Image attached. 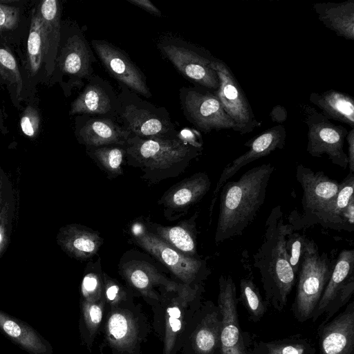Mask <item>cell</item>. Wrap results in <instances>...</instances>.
Wrapping results in <instances>:
<instances>
[{"label":"cell","instance_id":"15","mask_svg":"<svg viewBox=\"0 0 354 354\" xmlns=\"http://www.w3.org/2000/svg\"><path fill=\"white\" fill-rule=\"evenodd\" d=\"M93 54L82 32L70 36L56 58L59 71L70 79L75 86H81L84 80L93 75Z\"/></svg>","mask_w":354,"mask_h":354},{"label":"cell","instance_id":"2","mask_svg":"<svg viewBox=\"0 0 354 354\" xmlns=\"http://www.w3.org/2000/svg\"><path fill=\"white\" fill-rule=\"evenodd\" d=\"M129 165L140 168L143 178L158 181L176 176L183 171L190 161L202 150L181 140L141 138L131 135L124 145Z\"/></svg>","mask_w":354,"mask_h":354},{"label":"cell","instance_id":"34","mask_svg":"<svg viewBox=\"0 0 354 354\" xmlns=\"http://www.w3.org/2000/svg\"><path fill=\"white\" fill-rule=\"evenodd\" d=\"M39 124L38 111L31 106H26L20 120V127L24 134L34 138L38 132Z\"/></svg>","mask_w":354,"mask_h":354},{"label":"cell","instance_id":"26","mask_svg":"<svg viewBox=\"0 0 354 354\" xmlns=\"http://www.w3.org/2000/svg\"><path fill=\"white\" fill-rule=\"evenodd\" d=\"M154 231L156 233L154 234L169 245L187 257L195 258L196 236L194 221L176 226L154 225Z\"/></svg>","mask_w":354,"mask_h":354},{"label":"cell","instance_id":"6","mask_svg":"<svg viewBox=\"0 0 354 354\" xmlns=\"http://www.w3.org/2000/svg\"><path fill=\"white\" fill-rule=\"evenodd\" d=\"M300 107L308 127V153L316 158L326 155L333 164L346 169L348 156L344 145L348 129L334 124L310 105L301 104Z\"/></svg>","mask_w":354,"mask_h":354},{"label":"cell","instance_id":"3","mask_svg":"<svg viewBox=\"0 0 354 354\" xmlns=\"http://www.w3.org/2000/svg\"><path fill=\"white\" fill-rule=\"evenodd\" d=\"M292 231V226L284 223L281 206H275L266 220L263 242L253 257V266L258 269L265 289L283 303L296 279L285 249L286 236Z\"/></svg>","mask_w":354,"mask_h":354},{"label":"cell","instance_id":"18","mask_svg":"<svg viewBox=\"0 0 354 354\" xmlns=\"http://www.w3.org/2000/svg\"><path fill=\"white\" fill-rule=\"evenodd\" d=\"M354 289V250H343L334 263L331 275L317 306L315 316L322 314L337 296L348 299Z\"/></svg>","mask_w":354,"mask_h":354},{"label":"cell","instance_id":"24","mask_svg":"<svg viewBox=\"0 0 354 354\" xmlns=\"http://www.w3.org/2000/svg\"><path fill=\"white\" fill-rule=\"evenodd\" d=\"M44 29L46 55V66L53 72L61 39L60 11L57 0L43 1L38 9Z\"/></svg>","mask_w":354,"mask_h":354},{"label":"cell","instance_id":"35","mask_svg":"<svg viewBox=\"0 0 354 354\" xmlns=\"http://www.w3.org/2000/svg\"><path fill=\"white\" fill-rule=\"evenodd\" d=\"M18 21L17 8L0 3V32L13 30L16 28Z\"/></svg>","mask_w":354,"mask_h":354},{"label":"cell","instance_id":"12","mask_svg":"<svg viewBox=\"0 0 354 354\" xmlns=\"http://www.w3.org/2000/svg\"><path fill=\"white\" fill-rule=\"evenodd\" d=\"M91 46L105 68L120 84L145 97H151L145 76L124 51L104 40L93 39Z\"/></svg>","mask_w":354,"mask_h":354},{"label":"cell","instance_id":"28","mask_svg":"<svg viewBox=\"0 0 354 354\" xmlns=\"http://www.w3.org/2000/svg\"><path fill=\"white\" fill-rule=\"evenodd\" d=\"M88 155L108 175L115 177L122 174V165L126 157L124 146H103L86 148Z\"/></svg>","mask_w":354,"mask_h":354},{"label":"cell","instance_id":"39","mask_svg":"<svg viewBox=\"0 0 354 354\" xmlns=\"http://www.w3.org/2000/svg\"><path fill=\"white\" fill-rule=\"evenodd\" d=\"M98 278L97 275L91 272L86 274L82 281V291L86 294L93 292L98 287Z\"/></svg>","mask_w":354,"mask_h":354},{"label":"cell","instance_id":"44","mask_svg":"<svg viewBox=\"0 0 354 354\" xmlns=\"http://www.w3.org/2000/svg\"><path fill=\"white\" fill-rule=\"evenodd\" d=\"M119 288L116 285L110 286L106 290V296L109 300H113L118 292Z\"/></svg>","mask_w":354,"mask_h":354},{"label":"cell","instance_id":"46","mask_svg":"<svg viewBox=\"0 0 354 354\" xmlns=\"http://www.w3.org/2000/svg\"><path fill=\"white\" fill-rule=\"evenodd\" d=\"M168 313L171 317L179 318L180 317V310L177 307H172L168 309Z\"/></svg>","mask_w":354,"mask_h":354},{"label":"cell","instance_id":"23","mask_svg":"<svg viewBox=\"0 0 354 354\" xmlns=\"http://www.w3.org/2000/svg\"><path fill=\"white\" fill-rule=\"evenodd\" d=\"M309 101L318 107L327 119L346 124L351 129H354V100L350 95L330 89L321 93H311Z\"/></svg>","mask_w":354,"mask_h":354},{"label":"cell","instance_id":"43","mask_svg":"<svg viewBox=\"0 0 354 354\" xmlns=\"http://www.w3.org/2000/svg\"><path fill=\"white\" fill-rule=\"evenodd\" d=\"M89 315L91 321L94 324H98L102 319V310L97 305H93L89 310Z\"/></svg>","mask_w":354,"mask_h":354},{"label":"cell","instance_id":"41","mask_svg":"<svg viewBox=\"0 0 354 354\" xmlns=\"http://www.w3.org/2000/svg\"><path fill=\"white\" fill-rule=\"evenodd\" d=\"M129 2L144 9L148 12L160 16L161 12L151 1L149 0H127Z\"/></svg>","mask_w":354,"mask_h":354},{"label":"cell","instance_id":"38","mask_svg":"<svg viewBox=\"0 0 354 354\" xmlns=\"http://www.w3.org/2000/svg\"><path fill=\"white\" fill-rule=\"evenodd\" d=\"M268 354H304V348L299 344L269 345Z\"/></svg>","mask_w":354,"mask_h":354},{"label":"cell","instance_id":"13","mask_svg":"<svg viewBox=\"0 0 354 354\" xmlns=\"http://www.w3.org/2000/svg\"><path fill=\"white\" fill-rule=\"evenodd\" d=\"M119 108L118 94L114 88L104 79L93 74L72 102L70 114H84L118 121Z\"/></svg>","mask_w":354,"mask_h":354},{"label":"cell","instance_id":"42","mask_svg":"<svg viewBox=\"0 0 354 354\" xmlns=\"http://www.w3.org/2000/svg\"><path fill=\"white\" fill-rule=\"evenodd\" d=\"M287 111L285 108L281 105L275 106L270 113V118L272 121L282 122L287 119Z\"/></svg>","mask_w":354,"mask_h":354},{"label":"cell","instance_id":"31","mask_svg":"<svg viewBox=\"0 0 354 354\" xmlns=\"http://www.w3.org/2000/svg\"><path fill=\"white\" fill-rule=\"evenodd\" d=\"M309 239L296 232H290L286 239L285 249L290 266L297 275L301 266V259Z\"/></svg>","mask_w":354,"mask_h":354},{"label":"cell","instance_id":"27","mask_svg":"<svg viewBox=\"0 0 354 354\" xmlns=\"http://www.w3.org/2000/svg\"><path fill=\"white\" fill-rule=\"evenodd\" d=\"M46 46L44 29L38 10L32 12L27 42V63L30 75L34 76L45 63Z\"/></svg>","mask_w":354,"mask_h":354},{"label":"cell","instance_id":"11","mask_svg":"<svg viewBox=\"0 0 354 354\" xmlns=\"http://www.w3.org/2000/svg\"><path fill=\"white\" fill-rule=\"evenodd\" d=\"M133 236L141 248L184 280L192 279L205 268L204 261L182 254L154 233L143 227L136 225L133 230Z\"/></svg>","mask_w":354,"mask_h":354},{"label":"cell","instance_id":"20","mask_svg":"<svg viewBox=\"0 0 354 354\" xmlns=\"http://www.w3.org/2000/svg\"><path fill=\"white\" fill-rule=\"evenodd\" d=\"M56 239L68 255L80 260L91 258L103 243V239L97 232L77 224L61 227Z\"/></svg>","mask_w":354,"mask_h":354},{"label":"cell","instance_id":"17","mask_svg":"<svg viewBox=\"0 0 354 354\" xmlns=\"http://www.w3.org/2000/svg\"><path fill=\"white\" fill-rule=\"evenodd\" d=\"M75 134L78 141L86 148L124 146L131 135L113 120L84 114L76 124Z\"/></svg>","mask_w":354,"mask_h":354},{"label":"cell","instance_id":"21","mask_svg":"<svg viewBox=\"0 0 354 354\" xmlns=\"http://www.w3.org/2000/svg\"><path fill=\"white\" fill-rule=\"evenodd\" d=\"M322 354H351L354 346V313L348 311L326 325L321 336Z\"/></svg>","mask_w":354,"mask_h":354},{"label":"cell","instance_id":"30","mask_svg":"<svg viewBox=\"0 0 354 354\" xmlns=\"http://www.w3.org/2000/svg\"><path fill=\"white\" fill-rule=\"evenodd\" d=\"M15 209L16 198L13 191L0 212V258L10 242Z\"/></svg>","mask_w":354,"mask_h":354},{"label":"cell","instance_id":"36","mask_svg":"<svg viewBox=\"0 0 354 354\" xmlns=\"http://www.w3.org/2000/svg\"><path fill=\"white\" fill-rule=\"evenodd\" d=\"M109 330L115 339H123L128 333V322L121 314L113 315L109 320Z\"/></svg>","mask_w":354,"mask_h":354},{"label":"cell","instance_id":"10","mask_svg":"<svg viewBox=\"0 0 354 354\" xmlns=\"http://www.w3.org/2000/svg\"><path fill=\"white\" fill-rule=\"evenodd\" d=\"M296 177L303 189V217L312 223H317L321 215L335 200L339 183L322 171H313L301 164L297 166Z\"/></svg>","mask_w":354,"mask_h":354},{"label":"cell","instance_id":"9","mask_svg":"<svg viewBox=\"0 0 354 354\" xmlns=\"http://www.w3.org/2000/svg\"><path fill=\"white\" fill-rule=\"evenodd\" d=\"M180 100L187 120L203 133L232 129L234 122L225 112L214 92L200 86L183 87Z\"/></svg>","mask_w":354,"mask_h":354},{"label":"cell","instance_id":"25","mask_svg":"<svg viewBox=\"0 0 354 354\" xmlns=\"http://www.w3.org/2000/svg\"><path fill=\"white\" fill-rule=\"evenodd\" d=\"M353 190L354 174L349 173L339 183V188L335 200L321 215L317 223L325 227L350 231L344 215L350 203L354 200Z\"/></svg>","mask_w":354,"mask_h":354},{"label":"cell","instance_id":"16","mask_svg":"<svg viewBox=\"0 0 354 354\" xmlns=\"http://www.w3.org/2000/svg\"><path fill=\"white\" fill-rule=\"evenodd\" d=\"M219 286L218 301L222 315L220 333L222 354H246L240 335L234 282L230 276H221Z\"/></svg>","mask_w":354,"mask_h":354},{"label":"cell","instance_id":"7","mask_svg":"<svg viewBox=\"0 0 354 354\" xmlns=\"http://www.w3.org/2000/svg\"><path fill=\"white\" fill-rule=\"evenodd\" d=\"M162 55L187 79L200 86L215 92L218 78L211 67L213 58L193 45L180 39H163L158 44Z\"/></svg>","mask_w":354,"mask_h":354},{"label":"cell","instance_id":"45","mask_svg":"<svg viewBox=\"0 0 354 354\" xmlns=\"http://www.w3.org/2000/svg\"><path fill=\"white\" fill-rule=\"evenodd\" d=\"M169 324L171 328V330L174 332L178 331L181 328V322L178 319V318L174 317H169Z\"/></svg>","mask_w":354,"mask_h":354},{"label":"cell","instance_id":"5","mask_svg":"<svg viewBox=\"0 0 354 354\" xmlns=\"http://www.w3.org/2000/svg\"><path fill=\"white\" fill-rule=\"evenodd\" d=\"M325 252L310 240L304 252L298 275L296 308L300 318H308L317 307L334 266Z\"/></svg>","mask_w":354,"mask_h":354},{"label":"cell","instance_id":"29","mask_svg":"<svg viewBox=\"0 0 354 354\" xmlns=\"http://www.w3.org/2000/svg\"><path fill=\"white\" fill-rule=\"evenodd\" d=\"M0 75L15 89L17 97L20 96L23 89L22 77L14 55L5 48H0Z\"/></svg>","mask_w":354,"mask_h":354},{"label":"cell","instance_id":"1","mask_svg":"<svg viewBox=\"0 0 354 354\" xmlns=\"http://www.w3.org/2000/svg\"><path fill=\"white\" fill-rule=\"evenodd\" d=\"M274 169L271 163L263 164L248 170L237 181L223 184L214 239L216 243L240 236L252 223L265 201Z\"/></svg>","mask_w":354,"mask_h":354},{"label":"cell","instance_id":"32","mask_svg":"<svg viewBox=\"0 0 354 354\" xmlns=\"http://www.w3.org/2000/svg\"><path fill=\"white\" fill-rule=\"evenodd\" d=\"M241 297L250 313L260 317L264 313V305L258 288L252 280L242 279L240 282Z\"/></svg>","mask_w":354,"mask_h":354},{"label":"cell","instance_id":"14","mask_svg":"<svg viewBox=\"0 0 354 354\" xmlns=\"http://www.w3.org/2000/svg\"><path fill=\"white\" fill-rule=\"evenodd\" d=\"M286 131L284 126L279 124L270 127L260 135L247 142L244 145L249 149L227 165L223 170L213 193L211 211L215 199L223 184L239 169L251 162L266 156L276 149H281L285 145Z\"/></svg>","mask_w":354,"mask_h":354},{"label":"cell","instance_id":"19","mask_svg":"<svg viewBox=\"0 0 354 354\" xmlns=\"http://www.w3.org/2000/svg\"><path fill=\"white\" fill-rule=\"evenodd\" d=\"M210 187L211 181L207 174L199 172L171 187L160 203L165 208V212H185L207 193Z\"/></svg>","mask_w":354,"mask_h":354},{"label":"cell","instance_id":"8","mask_svg":"<svg viewBox=\"0 0 354 354\" xmlns=\"http://www.w3.org/2000/svg\"><path fill=\"white\" fill-rule=\"evenodd\" d=\"M211 67L218 78V88L214 94L225 112L235 124L234 131L241 135L252 132L261 125L252 109L245 93L229 66L222 60L213 57Z\"/></svg>","mask_w":354,"mask_h":354},{"label":"cell","instance_id":"22","mask_svg":"<svg viewBox=\"0 0 354 354\" xmlns=\"http://www.w3.org/2000/svg\"><path fill=\"white\" fill-rule=\"evenodd\" d=\"M313 8L326 28L344 39H354V0L316 3Z\"/></svg>","mask_w":354,"mask_h":354},{"label":"cell","instance_id":"4","mask_svg":"<svg viewBox=\"0 0 354 354\" xmlns=\"http://www.w3.org/2000/svg\"><path fill=\"white\" fill-rule=\"evenodd\" d=\"M118 121L132 135L141 138L172 139L178 137L168 111L141 99L120 84Z\"/></svg>","mask_w":354,"mask_h":354},{"label":"cell","instance_id":"40","mask_svg":"<svg viewBox=\"0 0 354 354\" xmlns=\"http://www.w3.org/2000/svg\"><path fill=\"white\" fill-rule=\"evenodd\" d=\"M348 142V166L349 173L354 174V129H351L345 138Z\"/></svg>","mask_w":354,"mask_h":354},{"label":"cell","instance_id":"33","mask_svg":"<svg viewBox=\"0 0 354 354\" xmlns=\"http://www.w3.org/2000/svg\"><path fill=\"white\" fill-rule=\"evenodd\" d=\"M219 335L218 322L215 317L212 324L202 327L196 335V344L198 349L203 353H209L215 347Z\"/></svg>","mask_w":354,"mask_h":354},{"label":"cell","instance_id":"37","mask_svg":"<svg viewBox=\"0 0 354 354\" xmlns=\"http://www.w3.org/2000/svg\"><path fill=\"white\" fill-rule=\"evenodd\" d=\"M13 191L10 180L0 167V212Z\"/></svg>","mask_w":354,"mask_h":354}]
</instances>
